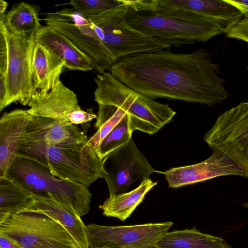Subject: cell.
I'll list each match as a JSON object with an SVG mask.
<instances>
[{"instance_id":"2e32d148","label":"cell","mask_w":248,"mask_h":248,"mask_svg":"<svg viewBox=\"0 0 248 248\" xmlns=\"http://www.w3.org/2000/svg\"><path fill=\"white\" fill-rule=\"evenodd\" d=\"M159 6L199 13L213 20L226 32L242 19L243 14L225 0H155Z\"/></svg>"},{"instance_id":"603a6c76","label":"cell","mask_w":248,"mask_h":248,"mask_svg":"<svg viewBox=\"0 0 248 248\" xmlns=\"http://www.w3.org/2000/svg\"><path fill=\"white\" fill-rule=\"evenodd\" d=\"M32 196L13 183L6 181L0 185V223L20 211L31 200Z\"/></svg>"},{"instance_id":"ac0fdd59","label":"cell","mask_w":248,"mask_h":248,"mask_svg":"<svg viewBox=\"0 0 248 248\" xmlns=\"http://www.w3.org/2000/svg\"><path fill=\"white\" fill-rule=\"evenodd\" d=\"M65 68L64 62L35 43L32 65L33 95L46 93L54 88Z\"/></svg>"},{"instance_id":"44dd1931","label":"cell","mask_w":248,"mask_h":248,"mask_svg":"<svg viewBox=\"0 0 248 248\" xmlns=\"http://www.w3.org/2000/svg\"><path fill=\"white\" fill-rule=\"evenodd\" d=\"M155 248H232L223 238L202 233L195 228L167 232Z\"/></svg>"},{"instance_id":"4dcf8cb0","label":"cell","mask_w":248,"mask_h":248,"mask_svg":"<svg viewBox=\"0 0 248 248\" xmlns=\"http://www.w3.org/2000/svg\"><path fill=\"white\" fill-rule=\"evenodd\" d=\"M243 205L247 208L248 209V202H245L244 203Z\"/></svg>"},{"instance_id":"d6986e66","label":"cell","mask_w":248,"mask_h":248,"mask_svg":"<svg viewBox=\"0 0 248 248\" xmlns=\"http://www.w3.org/2000/svg\"><path fill=\"white\" fill-rule=\"evenodd\" d=\"M27 128L49 146L83 142L90 139L76 125H64L48 118L32 116Z\"/></svg>"},{"instance_id":"7a4b0ae2","label":"cell","mask_w":248,"mask_h":248,"mask_svg":"<svg viewBox=\"0 0 248 248\" xmlns=\"http://www.w3.org/2000/svg\"><path fill=\"white\" fill-rule=\"evenodd\" d=\"M124 17L136 30L175 46L204 42L224 33L213 20L199 13L160 6L155 0H129Z\"/></svg>"},{"instance_id":"f1b7e54d","label":"cell","mask_w":248,"mask_h":248,"mask_svg":"<svg viewBox=\"0 0 248 248\" xmlns=\"http://www.w3.org/2000/svg\"><path fill=\"white\" fill-rule=\"evenodd\" d=\"M0 248H20L1 233H0Z\"/></svg>"},{"instance_id":"30bf717a","label":"cell","mask_w":248,"mask_h":248,"mask_svg":"<svg viewBox=\"0 0 248 248\" xmlns=\"http://www.w3.org/2000/svg\"><path fill=\"white\" fill-rule=\"evenodd\" d=\"M170 221L128 226L90 224L86 232L90 248H155L172 226Z\"/></svg>"},{"instance_id":"7402d4cb","label":"cell","mask_w":248,"mask_h":248,"mask_svg":"<svg viewBox=\"0 0 248 248\" xmlns=\"http://www.w3.org/2000/svg\"><path fill=\"white\" fill-rule=\"evenodd\" d=\"M5 27L21 34L36 33L42 26L36 8L24 1L15 4L3 16H0Z\"/></svg>"},{"instance_id":"cb8c5ba5","label":"cell","mask_w":248,"mask_h":248,"mask_svg":"<svg viewBox=\"0 0 248 248\" xmlns=\"http://www.w3.org/2000/svg\"><path fill=\"white\" fill-rule=\"evenodd\" d=\"M132 133L126 114L101 142L98 150L99 157L105 159L115 150L128 143L132 139Z\"/></svg>"},{"instance_id":"484cf974","label":"cell","mask_w":248,"mask_h":248,"mask_svg":"<svg viewBox=\"0 0 248 248\" xmlns=\"http://www.w3.org/2000/svg\"><path fill=\"white\" fill-rule=\"evenodd\" d=\"M231 27L226 32L229 38L241 40L248 43V15Z\"/></svg>"},{"instance_id":"83f0119b","label":"cell","mask_w":248,"mask_h":248,"mask_svg":"<svg viewBox=\"0 0 248 248\" xmlns=\"http://www.w3.org/2000/svg\"><path fill=\"white\" fill-rule=\"evenodd\" d=\"M237 8L244 16L248 15V0H225Z\"/></svg>"},{"instance_id":"277c9868","label":"cell","mask_w":248,"mask_h":248,"mask_svg":"<svg viewBox=\"0 0 248 248\" xmlns=\"http://www.w3.org/2000/svg\"><path fill=\"white\" fill-rule=\"evenodd\" d=\"M6 181L32 196L60 203L80 217L89 211L92 194L87 186L58 178L31 159L16 156L7 172Z\"/></svg>"},{"instance_id":"3957f363","label":"cell","mask_w":248,"mask_h":248,"mask_svg":"<svg viewBox=\"0 0 248 248\" xmlns=\"http://www.w3.org/2000/svg\"><path fill=\"white\" fill-rule=\"evenodd\" d=\"M88 141L47 145L27 127L16 156L47 167L55 176L88 187L106 173L107 158L86 147Z\"/></svg>"},{"instance_id":"ba28073f","label":"cell","mask_w":248,"mask_h":248,"mask_svg":"<svg viewBox=\"0 0 248 248\" xmlns=\"http://www.w3.org/2000/svg\"><path fill=\"white\" fill-rule=\"evenodd\" d=\"M0 27L5 32L8 48L6 106L16 102L28 105L33 95L32 65L36 33H16L2 21Z\"/></svg>"},{"instance_id":"9a60e30c","label":"cell","mask_w":248,"mask_h":248,"mask_svg":"<svg viewBox=\"0 0 248 248\" xmlns=\"http://www.w3.org/2000/svg\"><path fill=\"white\" fill-rule=\"evenodd\" d=\"M35 42L64 62L65 68L82 71L93 69V62L88 55L64 34L50 27L42 26L35 34Z\"/></svg>"},{"instance_id":"4316f807","label":"cell","mask_w":248,"mask_h":248,"mask_svg":"<svg viewBox=\"0 0 248 248\" xmlns=\"http://www.w3.org/2000/svg\"><path fill=\"white\" fill-rule=\"evenodd\" d=\"M8 60V48L5 32L0 27V75H6Z\"/></svg>"},{"instance_id":"5bb4252c","label":"cell","mask_w":248,"mask_h":248,"mask_svg":"<svg viewBox=\"0 0 248 248\" xmlns=\"http://www.w3.org/2000/svg\"><path fill=\"white\" fill-rule=\"evenodd\" d=\"M27 110L5 112L0 119V181L6 180L7 172L16 157L27 125L31 118Z\"/></svg>"},{"instance_id":"8992f818","label":"cell","mask_w":248,"mask_h":248,"mask_svg":"<svg viewBox=\"0 0 248 248\" xmlns=\"http://www.w3.org/2000/svg\"><path fill=\"white\" fill-rule=\"evenodd\" d=\"M0 233L20 248H79L59 223L38 211L11 216L0 223Z\"/></svg>"},{"instance_id":"f546056e","label":"cell","mask_w":248,"mask_h":248,"mask_svg":"<svg viewBox=\"0 0 248 248\" xmlns=\"http://www.w3.org/2000/svg\"><path fill=\"white\" fill-rule=\"evenodd\" d=\"M8 6V3L3 0H0V16L4 15Z\"/></svg>"},{"instance_id":"e0dca14e","label":"cell","mask_w":248,"mask_h":248,"mask_svg":"<svg viewBox=\"0 0 248 248\" xmlns=\"http://www.w3.org/2000/svg\"><path fill=\"white\" fill-rule=\"evenodd\" d=\"M32 197L31 200L20 211H35L45 214L59 223L71 235L79 248H89L86 226L80 217L55 201L35 196Z\"/></svg>"},{"instance_id":"7c38bea8","label":"cell","mask_w":248,"mask_h":248,"mask_svg":"<svg viewBox=\"0 0 248 248\" xmlns=\"http://www.w3.org/2000/svg\"><path fill=\"white\" fill-rule=\"evenodd\" d=\"M28 106L30 115L51 118L64 125L82 124L97 118L91 109L81 108L75 93L61 80L48 92L33 95Z\"/></svg>"},{"instance_id":"6da1fadb","label":"cell","mask_w":248,"mask_h":248,"mask_svg":"<svg viewBox=\"0 0 248 248\" xmlns=\"http://www.w3.org/2000/svg\"><path fill=\"white\" fill-rule=\"evenodd\" d=\"M108 69L129 88L154 99L213 106L229 96L218 66L203 48L190 53L167 48L134 54L119 59Z\"/></svg>"},{"instance_id":"52a82bcc","label":"cell","mask_w":248,"mask_h":248,"mask_svg":"<svg viewBox=\"0 0 248 248\" xmlns=\"http://www.w3.org/2000/svg\"><path fill=\"white\" fill-rule=\"evenodd\" d=\"M203 139L234 161L248 178V101L219 115Z\"/></svg>"},{"instance_id":"9c48e42d","label":"cell","mask_w":248,"mask_h":248,"mask_svg":"<svg viewBox=\"0 0 248 248\" xmlns=\"http://www.w3.org/2000/svg\"><path fill=\"white\" fill-rule=\"evenodd\" d=\"M46 26L61 32L92 60L93 70L105 73L115 61L104 46L90 21L73 8L46 14Z\"/></svg>"},{"instance_id":"ffe728a7","label":"cell","mask_w":248,"mask_h":248,"mask_svg":"<svg viewBox=\"0 0 248 248\" xmlns=\"http://www.w3.org/2000/svg\"><path fill=\"white\" fill-rule=\"evenodd\" d=\"M157 182L148 179L141 182L136 188L128 192L109 196L103 204L99 206L103 214L124 221L143 201L145 195Z\"/></svg>"},{"instance_id":"8fae6325","label":"cell","mask_w":248,"mask_h":248,"mask_svg":"<svg viewBox=\"0 0 248 248\" xmlns=\"http://www.w3.org/2000/svg\"><path fill=\"white\" fill-rule=\"evenodd\" d=\"M110 162L105 167L103 178L108 186L109 196L124 192L136 182L149 179L156 171L138 149L132 139L107 156Z\"/></svg>"},{"instance_id":"5b68a950","label":"cell","mask_w":248,"mask_h":248,"mask_svg":"<svg viewBox=\"0 0 248 248\" xmlns=\"http://www.w3.org/2000/svg\"><path fill=\"white\" fill-rule=\"evenodd\" d=\"M94 100L113 105L127 115L131 130L149 134L156 133L169 123L176 112L167 104L139 93L121 82L110 73L98 74Z\"/></svg>"},{"instance_id":"4fadbf2b","label":"cell","mask_w":248,"mask_h":248,"mask_svg":"<svg viewBox=\"0 0 248 248\" xmlns=\"http://www.w3.org/2000/svg\"><path fill=\"white\" fill-rule=\"evenodd\" d=\"M164 174L169 186L177 188L216 177L237 175L246 177L241 168L224 153L213 150L208 158L197 164L171 168Z\"/></svg>"},{"instance_id":"d4e9b609","label":"cell","mask_w":248,"mask_h":248,"mask_svg":"<svg viewBox=\"0 0 248 248\" xmlns=\"http://www.w3.org/2000/svg\"><path fill=\"white\" fill-rule=\"evenodd\" d=\"M126 0H72L71 5L78 13L85 17L101 15L124 4Z\"/></svg>"},{"instance_id":"1f68e13d","label":"cell","mask_w":248,"mask_h":248,"mask_svg":"<svg viewBox=\"0 0 248 248\" xmlns=\"http://www.w3.org/2000/svg\"><path fill=\"white\" fill-rule=\"evenodd\" d=\"M107 248L104 247V248Z\"/></svg>"}]
</instances>
